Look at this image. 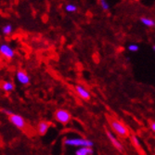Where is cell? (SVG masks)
Segmentation results:
<instances>
[{"instance_id": "14", "label": "cell", "mask_w": 155, "mask_h": 155, "mask_svg": "<svg viewBox=\"0 0 155 155\" xmlns=\"http://www.w3.org/2000/svg\"><path fill=\"white\" fill-rule=\"evenodd\" d=\"M65 10L69 13H74L77 11V7L74 4L72 3H69L65 6Z\"/></svg>"}, {"instance_id": "20", "label": "cell", "mask_w": 155, "mask_h": 155, "mask_svg": "<svg viewBox=\"0 0 155 155\" xmlns=\"http://www.w3.org/2000/svg\"><path fill=\"white\" fill-rule=\"evenodd\" d=\"M152 50H153V51L155 50V46H152Z\"/></svg>"}, {"instance_id": "15", "label": "cell", "mask_w": 155, "mask_h": 155, "mask_svg": "<svg viewBox=\"0 0 155 155\" xmlns=\"http://www.w3.org/2000/svg\"><path fill=\"white\" fill-rule=\"evenodd\" d=\"M98 2H100V5H101V8L103 9V10H108L109 8H110V5H109V3L107 2V0H98Z\"/></svg>"}, {"instance_id": "3", "label": "cell", "mask_w": 155, "mask_h": 155, "mask_svg": "<svg viewBox=\"0 0 155 155\" xmlns=\"http://www.w3.org/2000/svg\"><path fill=\"white\" fill-rule=\"evenodd\" d=\"M54 118L57 121L59 124L66 125L67 124H69L72 120V114L71 112L67 110L64 109H59L55 111L54 114Z\"/></svg>"}, {"instance_id": "17", "label": "cell", "mask_w": 155, "mask_h": 155, "mask_svg": "<svg viewBox=\"0 0 155 155\" xmlns=\"http://www.w3.org/2000/svg\"><path fill=\"white\" fill-rule=\"evenodd\" d=\"M131 139H132L133 145H134L135 147H137V149H139V148H140V143H139V141H138L137 137L136 136H132V137H131Z\"/></svg>"}, {"instance_id": "11", "label": "cell", "mask_w": 155, "mask_h": 155, "mask_svg": "<svg viewBox=\"0 0 155 155\" xmlns=\"http://www.w3.org/2000/svg\"><path fill=\"white\" fill-rule=\"evenodd\" d=\"M1 88L5 92H12L14 89H15V84L9 81H4L1 83Z\"/></svg>"}, {"instance_id": "5", "label": "cell", "mask_w": 155, "mask_h": 155, "mask_svg": "<svg viewBox=\"0 0 155 155\" xmlns=\"http://www.w3.org/2000/svg\"><path fill=\"white\" fill-rule=\"evenodd\" d=\"M0 55H2L4 58L8 60H12L15 57V51L8 44L0 45Z\"/></svg>"}, {"instance_id": "19", "label": "cell", "mask_w": 155, "mask_h": 155, "mask_svg": "<svg viewBox=\"0 0 155 155\" xmlns=\"http://www.w3.org/2000/svg\"><path fill=\"white\" fill-rule=\"evenodd\" d=\"M150 127L152 132H155V122L154 121H151L150 123Z\"/></svg>"}, {"instance_id": "1", "label": "cell", "mask_w": 155, "mask_h": 155, "mask_svg": "<svg viewBox=\"0 0 155 155\" xmlns=\"http://www.w3.org/2000/svg\"><path fill=\"white\" fill-rule=\"evenodd\" d=\"M109 124L110 129L117 136L122 138H128L130 137V132L126 126L115 118H109Z\"/></svg>"}, {"instance_id": "16", "label": "cell", "mask_w": 155, "mask_h": 155, "mask_svg": "<svg viewBox=\"0 0 155 155\" xmlns=\"http://www.w3.org/2000/svg\"><path fill=\"white\" fill-rule=\"evenodd\" d=\"M127 49H128L130 52H137V51H138L139 47H138L137 45H136V44H130V45L128 46Z\"/></svg>"}, {"instance_id": "7", "label": "cell", "mask_w": 155, "mask_h": 155, "mask_svg": "<svg viewBox=\"0 0 155 155\" xmlns=\"http://www.w3.org/2000/svg\"><path fill=\"white\" fill-rule=\"evenodd\" d=\"M74 89H75L76 94L82 98V100L86 101H90L91 95H90L89 91H88L86 87H84L81 86V84H76L75 87H74Z\"/></svg>"}, {"instance_id": "2", "label": "cell", "mask_w": 155, "mask_h": 155, "mask_svg": "<svg viewBox=\"0 0 155 155\" xmlns=\"http://www.w3.org/2000/svg\"><path fill=\"white\" fill-rule=\"evenodd\" d=\"M64 144L69 147H75V148H80L84 146H88V147L93 146V142L91 140L87 138H81V137H68L64 139Z\"/></svg>"}, {"instance_id": "9", "label": "cell", "mask_w": 155, "mask_h": 155, "mask_svg": "<svg viewBox=\"0 0 155 155\" xmlns=\"http://www.w3.org/2000/svg\"><path fill=\"white\" fill-rule=\"evenodd\" d=\"M16 76H17V80L19 83H21V84H24V86H26V84H29L31 79H30V76L29 74H28L24 70H19V71L17 72L16 74Z\"/></svg>"}, {"instance_id": "6", "label": "cell", "mask_w": 155, "mask_h": 155, "mask_svg": "<svg viewBox=\"0 0 155 155\" xmlns=\"http://www.w3.org/2000/svg\"><path fill=\"white\" fill-rule=\"evenodd\" d=\"M105 133H106L109 140L110 141L111 145L114 146V148H115L119 152H124V147H123L122 143L117 139V137L114 134H112L110 130H108V129H105Z\"/></svg>"}, {"instance_id": "12", "label": "cell", "mask_w": 155, "mask_h": 155, "mask_svg": "<svg viewBox=\"0 0 155 155\" xmlns=\"http://www.w3.org/2000/svg\"><path fill=\"white\" fill-rule=\"evenodd\" d=\"M140 22H141L143 25L147 26V27H154L155 25V21L154 20L150 19V18H148V17H141L140 18Z\"/></svg>"}, {"instance_id": "8", "label": "cell", "mask_w": 155, "mask_h": 155, "mask_svg": "<svg viewBox=\"0 0 155 155\" xmlns=\"http://www.w3.org/2000/svg\"><path fill=\"white\" fill-rule=\"evenodd\" d=\"M50 128V123L43 120L40 121L36 125V131L40 136H45Z\"/></svg>"}, {"instance_id": "10", "label": "cell", "mask_w": 155, "mask_h": 155, "mask_svg": "<svg viewBox=\"0 0 155 155\" xmlns=\"http://www.w3.org/2000/svg\"><path fill=\"white\" fill-rule=\"evenodd\" d=\"M93 153H94V150L92 147H88V146L80 147L75 151V155H91Z\"/></svg>"}, {"instance_id": "4", "label": "cell", "mask_w": 155, "mask_h": 155, "mask_svg": "<svg viewBox=\"0 0 155 155\" xmlns=\"http://www.w3.org/2000/svg\"><path fill=\"white\" fill-rule=\"evenodd\" d=\"M8 120L18 129L22 130V131L25 130V128H26V122H25L24 118L21 115L17 114H14V112H13V114L8 115Z\"/></svg>"}, {"instance_id": "13", "label": "cell", "mask_w": 155, "mask_h": 155, "mask_svg": "<svg viewBox=\"0 0 155 155\" xmlns=\"http://www.w3.org/2000/svg\"><path fill=\"white\" fill-rule=\"evenodd\" d=\"M2 32L5 35H9L12 34L13 32V27L11 24H6L5 26H3L2 28Z\"/></svg>"}, {"instance_id": "18", "label": "cell", "mask_w": 155, "mask_h": 155, "mask_svg": "<svg viewBox=\"0 0 155 155\" xmlns=\"http://www.w3.org/2000/svg\"><path fill=\"white\" fill-rule=\"evenodd\" d=\"M1 111L3 112L4 114H6V115H10L11 114H13V111L12 110H8V109H2L1 110Z\"/></svg>"}]
</instances>
